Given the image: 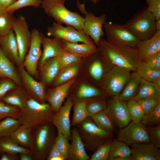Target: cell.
<instances>
[{
    "label": "cell",
    "instance_id": "62",
    "mask_svg": "<svg viewBox=\"0 0 160 160\" xmlns=\"http://www.w3.org/2000/svg\"><path fill=\"white\" fill-rule=\"evenodd\" d=\"M1 154H2V153L0 152V159L1 157Z\"/></svg>",
    "mask_w": 160,
    "mask_h": 160
},
{
    "label": "cell",
    "instance_id": "42",
    "mask_svg": "<svg viewBox=\"0 0 160 160\" xmlns=\"http://www.w3.org/2000/svg\"><path fill=\"white\" fill-rule=\"evenodd\" d=\"M69 140L60 132L57 131L55 145L65 159H68L70 144Z\"/></svg>",
    "mask_w": 160,
    "mask_h": 160
},
{
    "label": "cell",
    "instance_id": "44",
    "mask_svg": "<svg viewBox=\"0 0 160 160\" xmlns=\"http://www.w3.org/2000/svg\"><path fill=\"white\" fill-rule=\"evenodd\" d=\"M160 121V103L155 109L149 113L145 115L140 123L146 127L156 126Z\"/></svg>",
    "mask_w": 160,
    "mask_h": 160
},
{
    "label": "cell",
    "instance_id": "20",
    "mask_svg": "<svg viewBox=\"0 0 160 160\" xmlns=\"http://www.w3.org/2000/svg\"><path fill=\"white\" fill-rule=\"evenodd\" d=\"M142 61L160 52V31H157L151 37L140 40L136 47Z\"/></svg>",
    "mask_w": 160,
    "mask_h": 160
},
{
    "label": "cell",
    "instance_id": "26",
    "mask_svg": "<svg viewBox=\"0 0 160 160\" xmlns=\"http://www.w3.org/2000/svg\"><path fill=\"white\" fill-rule=\"evenodd\" d=\"M40 67L42 82L47 84L54 80L60 69L56 57L48 59Z\"/></svg>",
    "mask_w": 160,
    "mask_h": 160
},
{
    "label": "cell",
    "instance_id": "61",
    "mask_svg": "<svg viewBox=\"0 0 160 160\" xmlns=\"http://www.w3.org/2000/svg\"><path fill=\"white\" fill-rule=\"evenodd\" d=\"M92 2L95 4H96L99 2L101 0H90Z\"/></svg>",
    "mask_w": 160,
    "mask_h": 160
},
{
    "label": "cell",
    "instance_id": "37",
    "mask_svg": "<svg viewBox=\"0 0 160 160\" xmlns=\"http://www.w3.org/2000/svg\"><path fill=\"white\" fill-rule=\"evenodd\" d=\"M21 125L18 119L8 117L0 121V138L10 136Z\"/></svg>",
    "mask_w": 160,
    "mask_h": 160
},
{
    "label": "cell",
    "instance_id": "24",
    "mask_svg": "<svg viewBox=\"0 0 160 160\" xmlns=\"http://www.w3.org/2000/svg\"><path fill=\"white\" fill-rule=\"evenodd\" d=\"M0 78H7L14 81L17 85H21L22 80L12 61L0 46Z\"/></svg>",
    "mask_w": 160,
    "mask_h": 160
},
{
    "label": "cell",
    "instance_id": "31",
    "mask_svg": "<svg viewBox=\"0 0 160 160\" xmlns=\"http://www.w3.org/2000/svg\"><path fill=\"white\" fill-rule=\"evenodd\" d=\"M80 62L75 63L60 69L54 80V86H58L73 79L78 73Z\"/></svg>",
    "mask_w": 160,
    "mask_h": 160
},
{
    "label": "cell",
    "instance_id": "45",
    "mask_svg": "<svg viewBox=\"0 0 160 160\" xmlns=\"http://www.w3.org/2000/svg\"><path fill=\"white\" fill-rule=\"evenodd\" d=\"M21 112L18 108L0 101V120L8 117L18 119Z\"/></svg>",
    "mask_w": 160,
    "mask_h": 160
},
{
    "label": "cell",
    "instance_id": "17",
    "mask_svg": "<svg viewBox=\"0 0 160 160\" xmlns=\"http://www.w3.org/2000/svg\"><path fill=\"white\" fill-rule=\"evenodd\" d=\"M75 79L71 80L55 87L46 93L45 100L47 101L55 112H57L62 106L68 91L74 83Z\"/></svg>",
    "mask_w": 160,
    "mask_h": 160
},
{
    "label": "cell",
    "instance_id": "12",
    "mask_svg": "<svg viewBox=\"0 0 160 160\" xmlns=\"http://www.w3.org/2000/svg\"><path fill=\"white\" fill-rule=\"evenodd\" d=\"M30 47L25 57L23 66L32 76H36L37 66L41 56V33L37 29H33Z\"/></svg>",
    "mask_w": 160,
    "mask_h": 160
},
{
    "label": "cell",
    "instance_id": "16",
    "mask_svg": "<svg viewBox=\"0 0 160 160\" xmlns=\"http://www.w3.org/2000/svg\"><path fill=\"white\" fill-rule=\"evenodd\" d=\"M19 71L21 79L29 96L40 102H45L46 93L44 84L35 80L22 66H20Z\"/></svg>",
    "mask_w": 160,
    "mask_h": 160
},
{
    "label": "cell",
    "instance_id": "22",
    "mask_svg": "<svg viewBox=\"0 0 160 160\" xmlns=\"http://www.w3.org/2000/svg\"><path fill=\"white\" fill-rule=\"evenodd\" d=\"M71 143L68 159L70 160H88L90 157L85 150L84 145L76 127L71 130Z\"/></svg>",
    "mask_w": 160,
    "mask_h": 160
},
{
    "label": "cell",
    "instance_id": "41",
    "mask_svg": "<svg viewBox=\"0 0 160 160\" xmlns=\"http://www.w3.org/2000/svg\"><path fill=\"white\" fill-rule=\"evenodd\" d=\"M127 103L131 120L135 123H140L145 114L137 101L132 99Z\"/></svg>",
    "mask_w": 160,
    "mask_h": 160
},
{
    "label": "cell",
    "instance_id": "63",
    "mask_svg": "<svg viewBox=\"0 0 160 160\" xmlns=\"http://www.w3.org/2000/svg\"><path fill=\"white\" fill-rule=\"evenodd\" d=\"M1 121V120H0V121Z\"/></svg>",
    "mask_w": 160,
    "mask_h": 160
},
{
    "label": "cell",
    "instance_id": "29",
    "mask_svg": "<svg viewBox=\"0 0 160 160\" xmlns=\"http://www.w3.org/2000/svg\"><path fill=\"white\" fill-rule=\"evenodd\" d=\"M160 97V88L153 82L141 78L137 92L133 98L137 101L140 99Z\"/></svg>",
    "mask_w": 160,
    "mask_h": 160
},
{
    "label": "cell",
    "instance_id": "39",
    "mask_svg": "<svg viewBox=\"0 0 160 160\" xmlns=\"http://www.w3.org/2000/svg\"><path fill=\"white\" fill-rule=\"evenodd\" d=\"M100 128L111 133L114 131L113 122L105 110L91 117Z\"/></svg>",
    "mask_w": 160,
    "mask_h": 160
},
{
    "label": "cell",
    "instance_id": "7",
    "mask_svg": "<svg viewBox=\"0 0 160 160\" xmlns=\"http://www.w3.org/2000/svg\"><path fill=\"white\" fill-rule=\"evenodd\" d=\"M130 72L124 68L113 66L106 74L101 85L103 92L113 97L118 96L129 81Z\"/></svg>",
    "mask_w": 160,
    "mask_h": 160
},
{
    "label": "cell",
    "instance_id": "23",
    "mask_svg": "<svg viewBox=\"0 0 160 160\" xmlns=\"http://www.w3.org/2000/svg\"><path fill=\"white\" fill-rule=\"evenodd\" d=\"M0 46L10 59L19 65L18 47L12 30L6 35L0 37Z\"/></svg>",
    "mask_w": 160,
    "mask_h": 160
},
{
    "label": "cell",
    "instance_id": "3",
    "mask_svg": "<svg viewBox=\"0 0 160 160\" xmlns=\"http://www.w3.org/2000/svg\"><path fill=\"white\" fill-rule=\"evenodd\" d=\"M52 122L38 126L32 130L30 150L34 160H45L54 144L57 135Z\"/></svg>",
    "mask_w": 160,
    "mask_h": 160
},
{
    "label": "cell",
    "instance_id": "15",
    "mask_svg": "<svg viewBox=\"0 0 160 160\" xmlns=\"http://www.w3.org/2000/svg\"><path fill=\"white\" fill-rule=\"evenodd\" d=\"M73 104L72 98H68L64 105L55 113L52 122L57 131L60 132L69 140L71 139L70 115Z\"/></svg>",
    "mask_w": 160,
    "mask_h": 160
},
{
    "label": "cell",
    "instance_id": "34",
    "mask_svg": "<svg viewBox=\"0 0 160 160\" xmlns=\"http://www.w3.org/2000/svg\"><path fill=\"white\" fill-rule=\"evenodd\" d=\"M87 99L79 100L74 104L71 125L76 126L88 117L86 107Z\"/></svg>",
    "mask_w": 160,
    "mask_h": 160
},
{
    "label": "cell",
    "instance_id": "21",
    "mask_svg": "<svg viewBox=\"0 0 160 160\" xmlns=\"http://www.w3.org/2000/svg\"><path fill=\"white\" fill-rule=\"evenodd\" d=\"M41 34L43 50L39 62L40 67L48 59L56 57L62 48L60 39L54 37L48 38L42 33Z\"/></svg>",
    "mask_w": 160,
    "mask_h": 160
},
{
    "label": "cell",
    "instance_id": "9",
    "mask_svg": "<svg viewBox=\"0 0 160 160\" xmlns=\"http://www.w3.org/2000/svg\"><path fill=\"white\" fill-rule=\"evenodd\" d=\"M76 5L80 11L85 15L83 31L97 46L100 39L105 34L103 27L106 22V15L103 14L96 16L92 12L87 11L84 4L80 3L79 1H76Z\"/></svg>",
    "mask_w": 160,
    "mask_h": 160
},
{
    "label": "cell",
    "instance_id": "49",
    "mask_svg": "<svg viewBox=\"0 0 160 160\" xmlns=\"http://www.w3.org/2000/svg\"><path fill=\"white\" fill-rule=\"evenodd\" d=\"M17 85L14 81L7 78L0 80V101L8 92L15 88Z\"/></svg>",
    "mask_w": 160,
    "mask_h": 160
},
{
    "label": "cell",
    "instance_id": "46",
    "mask_svg": "<svg viewBox=\"0 0 160 160\" xmlns=\"http://www.w3.org/2000/svg\"><path fill=\"white\" fill-rule=\"evenodd\" d=\"M112 143L110 139L104 142L94 151L89 160H108Z\"/></svg>",
    "mask_w": 160,
    "mask_h": 160
},
{
    "label": "cell",
    "instance_id": "52",
    "mask_svg": "<svg viewBox=\"0 0 160 160\" xmlns=\"http://www.w3.org/2000/svg\"><path fill=\"white\" fill-rule=\"evenodd\" d=\"M143 61L152 69L160 71V52L150 56Z\"/></svg>",
    "mask_w": 160,
    "mask_h": 160
},
{
    "label": "cell",
    "instance_id": "32",
    "mask_svg": "<svg viewBox=\"0 0 160 160\" xmlns=\"http://www.w3.org/2000/svg\"><path fill=\"white\" fill-rule=\"evenodd\" d=\"M0 152L15 155L31 153L30 150L19 146L10 136L0 138Z\"/></svg>",
    "mask_w": 160,
    "mask_h": 160
},
{
    "label": "cell",
    "instance_id": "38",
    "mask_svg": "<svg viewBox=\"0 0 160 160\" xmlns=\"http://www.w3.org/2000/svg\"><path fill=\"white\" fill-rule=\"evenodd\" d=\"M131 148L125 143L120 141L112 143L108 160H111L115 157L131 156Z\"/></svg>",
    "mask_w": 160,
    "mask_h": 160
},
{
    "label": "cell",
    "instance_id": "43",
    "mask_svg": "<svg viewBox=\"0 0 160 160\" xmlns=\"http://www.w3.org/2000/svg\"><path fill=\"white\" fill-rule=\"evenodd\" d=\"M15 18L12 13L7 12L0 16V37L6 35L12 30Z\"/></svg>",
    "mask_w": 160,
    "mask_h": 160
},
{
    "label": "cell",
    "instance_id": "36",
    "mask_svg": "<svg viewBox=\"0 0 160 160\" xmlns=\"http://www.w3.org/2000/svg\"><path fill=\"white\" fill-rule=\"evenodd\" d=\"M142 79L153 82L160 78V71L153 69L145 62L142 61L135 71Z\"/></svg>",
    "mask_w": 160,
    "mask_h": 160
},
{
    "label": "cell",
    "instance_id": "60",
    "mask_svg": "<svg viewBox=\"0 0 160 160\" xmlns=\"http://www.w3.org/2000/svg\"><path fill=\"white\" fill-rule=\"evenodd\" d=\"M6 8L2 7L0 5V16L6 12Z\"/></svg>",
    "mask_w": 160,
    "mask_h": 160
},
{
    "label": "cell",
    "instance_id": "5",
    "mask_svg": "<svg viewBox=\"0 0 160 160\" xmlns=\"http://www.w3.org/2000/svg\"><path fill=\"white\" fill-rule=\"evenodd\" d=\"M76 126L85 149L91 151H95L112 135L98 127L90 117Z\"/></svg>",
    "mask_w": 160,
    "mask_h": 160
},
{
    "label": "cell",
    "instance_id": "8",
    "mask_svg": "<svg viewBox=\"0 0 160 160\" xmlns=\"http://www.w3.org/2000/svg\"><path fill=\"white\" fill-rule=\"evenodd\" d=\"M103 28L108 42L118 45L136 48L139 40L124 25L105 22Z\"/></svg>",
    "mask_w": 160,
    "mask_h": 160
},
{
    "label": "cell",
    "instance_id": "30",
    "mask_svg": "<svg viewBox=\"0 0 160 160\" xmlns=\"http://www.w3.org/2000/svg\"><path fill=\"white\" fill-rule=\"evenodd\" d=\"M32 130L20 125L10 137L20 146L30 150L32 140Z\"/></svg>",
    "mask_w": 160,
    "mask_h": 160
},
{
    "label": "cell",
    "instance_id": "40",
    "mask_svg": "<svg viewBox=\"0 0 160 160\" xmlns=\"http://www.w3.org/2000/svg\"><path fill=\"white\" fill-rule=\"evenodd\" d=\"M102 91L93 86L82 84L77 91L76 96L80 100L87 99L90 98L103 95Z\"/></svg>",
    "mask_w": 160,
    "mask_h": 160
},
{
    "label": "cell",
    "instance_id": "11",
    "mask_svg": "<svg viewBox=\"0 0 160 160\" xmlns=\"http://www.w3.org/2000/svg\"><path fill=\"white\" fill-rule=\"evenodd\" d=\"M12 30L17 41L19 52V65L23 66L25 57L28 51L31 40V32L25 17L20 15L15 18Z\"/></svg>",
    "mask_w": 160,
    "mask_h": 160
},
{
    "label": "cell",
    "instance_id": "13",
    "mask_svg": "<svg viewBox=\"0 0 160 160\" xmlns=\"http://www.w3.org/2000/svg\"><path fill=\"white\" fill-rule=\"evenodd\" d=\"M117 140L128 145L151 142L146 127L140 122L132 121L119 131Z\"/></svg>",
    "mask_w": 160,
    "mask_h": 160
},
{
    "label": "cell",
    "instance_id": "33",
    "mask_svg": "<svg viewBox=\"0 0 160 160\" xmlns=\"http://www.w3.org/2000/svg\"><path fill=\"white\" fill-rule=\"evenodd\" d=\"M102 96L87 99L86 107L88 117H91L106 109L107 103Z\"/></svg>",
    "mask_w": 160,
    "mask_h": 160
},
{
    "label": "cell",
    "instance_id": "55",
    "mask_svg": "<svg viewBox=\"0 0 160 160\" xmlns=\"http://www.w3.org/2000/svg\"><path fill=\"white\" fill-rule=\"evenodd\" d=\"M18 156L20 160H33L31 153H23L18 154Z\"/></svg>",
    "mask_w": 160,
    "mask_h": 160
},
{
    "label": "cell",
    "instance_id": "57",
    "mask_svg": "<svg viewBox=\"0 0 160 160\" xmlns=\"http://www.w3.org/2000/svg\"><path fill=\"white\" fill-rule=\"evenodd\" d=\"M111 160H132L131 156L117 157L113 158Z\"/></svg>",
    "mask_w": 160,
    "mask_h": 160
},
{
    "label": "cell",
    "instance_id": "47",
    "mask_svg": "<svg viewBox=\"0 0 160 160\" xmlns=\"http://www.w3.org/2000/svg\"><path fill=\"white\" fill-rule=\"evenodd\" d=\"M41 0H17L6 8V12L13 13L22 8L28 6L38 7L41 5Z\"/></svg>",
    "mask_w": 160,
    "mask_h": 160
},
{
    "label": "cell",
    "instance_id": "48",
    "mask_svg": "<svg viewBox=\"0 0 160 160\" xmlns=\"http://www.w3.org/2000/svg\"><path fill=\"white\" fill-rule=\"evenodd\" d=\"M137 101L145 115L153 110L160 103V97L140 99Z\"/></svg>",
    "mask_w": 160,
    "mask_h": 160
},
{
    "label": "cell",
    "instance_id": "14",
    "mask_svg": "<svg viewBox=\"0 0 160 160\" xmlns=\"http://www.w3.org/2000/svg\"><path fill=\"white\" fill-rule=\"evenodd\" d=\"M105 111L113 122L120 128L127 125L131 121L127 103L117 97H113L107 103Z\"/></svg>",
    "mask_w": 160,
    "mask_h": 160
},
{
    "label": "cell",
    "instance_id": "10",
    "mask_svg": "<svg viewBox=\"0 0 160 160\" xmlns=\"http://www.w3.org/2000/svg\"><path fill=\"white\" fill-rule=\"evenodd\" d=\"M47 35L67 41L78 43L81 42L90 44H95L92 39L82 31L78 30L73 27L63 26L54 22L47 28Z\"/></svg>",
    "mask_w": 160,
    "mask_h": 160
},
{
    "label": "cell",
    "instance_id": "6",
    "mask_svg": "<svg viewBox=\"0 0 160 160\" xmlns=\"http://www.w3.org/2000/svg\"><path fill=\"white\" fill-rule=\"evenodd\" d=\"M154 15L144 7L139 11L124 25L139 40L148 39L156 32Z\"/></svg>",
    "mask_w": 160,
    "mask_h": 160
},
{
    "label": "cell",
    "instance_id": "54",
    "mask_svg": "<svg viewBox=\"0 0 160 160\" xmlns=\"http://www.w3.org/2000/svg\"><path fill=\"white\" fill-rule=\"evenodd\" d=\"M18 155L2 153L0 160H19Z\"/></svg>",
    "mask_w": 160,
    "mask_h": 160
},
{
    "label": "cell",
    "instance_id": "18",
    "mask_svg": "<svg viewBox=\"0 0 160 160\" xmlns=\"http://www.w3.org/2000/svg\"><path fill=\"white\" fill-rule=\"evenodd\" d=\"M132 160H159V148L151 142L132 145Z\"/></svg>",
    "mask_w": 160,
    "mask_h": 160
},
{
    "label": "cell",
    "instance_id": "27",
    "mask_svg": "<svg viewBox=\"0 0 160 160\" xmlns=\"http://www.w3.org/2000/svg\"><path fill=\"white\" fill-rule=\"evenodd\" d=\"M141 80V78L135 71L132 72L122 92L117 97L119 100L126 102L133 99L137 92Z\"/></svg>",
    "mask_w": 160,
    "mask_h": 160
},
{
    "label": "cell",
    "instance_id": "50",
    "mask_svg": "<svg viewBox=\"0 0 160 160\" xmlns=\"http://www.w3.org/2000/svg\"><path fill=\"white\" fill-rule=\"evenodd\" d=\"M150 142L159 148L160 147V126H156L146 127Z\"/></svg>",
    "mask_w": 160,
    "mask_h": 160
},
{
    "label": "cell",
    "instance_id": "59",
    "mask_svg": "<svg viewBox=\"0 0 160 160\" xmlns=\"http://www.w3.org/2000/svg\"><path fill=\"white\" fill-rule=\"evenodd\" d=\"M156 86L160 88V78L153 82Z\"/></svg>",
    "mask_w": 160,
    "mask_h": 160
},
{
    "label": "cell",
    "instance_id": "35",
    "mask_svg": "<svg viewBox=\"0 0 160 160\" xmlns=\"http://www.w3.org/2000/svg\"><path fill=\"white\" fill-rule=\"evenodd\" d=\"M56 58L58 62L60 69L72 64L81 61L83 58L62 47L60 50Z\"/></svg>",
    "mask_w": 160,
    "mask_h": 160
},
{
    "label": "cell",
    "instance_id": "28",
    "mask_svg": "<svg viewBox=\"0 0 160 160\" xmlns=\"http://www.w3.org/2000/svg\"><path fill=\"white\" fill-rule=\"evenodd\" d=\"M30 97L27 92L16 88L8 92L1 101L16 107L21 111L24 108L27 100Z\"/></svg>",
    "mask_w": 160,
    "mask_h": 160
},
{
    "label": "cell",
    "instance_id": "56",
    "mask_svg": "<svg viewBox=\"0 0 160 160\" xmlns=\"http://www.w3.org/2000/svg\"><path fill=\"white\" fill-rule=\"evenodd\" d=\"M17 0H0V5L6 8L14 3Z\"/></svg>",
    "mask_w": 160,
    "mask_h": 160
},
{
    "label": "cell",
    "instance_id": "51",
    "mask_svg": "<svg viewBox=\"0 0 160 160\" xmlns=\"http://www.w3.org/2000/svg\"><path fill=\"white\" fill-rule=\"evenodd\" d=\"M147 9L155 16L156 20L160 19V0H145Z\"/></svg>",
    "mask_w": 160,
    "mask_h": 160
},
{
    "label": "cell",
    "instance_id": "58",
    "mask_svg": "<svg viewBox=\"0 0 160 160\" xmlns=\"http://www.w3.org/2000/svg\"><path fill=\"white\" fill-rule=\"evenodd\" d=\"M155 26L156 31H160V19L156 20Z\"/></svg>",
    "mask_w": 160,
    "mask_h": 160
},
{
    "label": "cell",
    "instance_id": "53",
    "mask_svg": "<svg viewBox=\"0 0 160 160\" xmlns=\"http://www.w3.org/2000/svg\"><path fill=\"white\" fill-rule=\"evenodd\" d=\"M46 160H64L65 159L54 144L50 150Z\"/></svg>",
    "mask_w": 160,
    "mask_h": 160
},
{
    "label": "cell",
    "instance_id": "25",
    "mask_svg": "<svg viewBox=\"0 0 160 160\" xmlns=\"http://www.w3.org/2000/svg\"><path fill=\"white\" fill-rule=\"evenodd\" d=\"M62 47L83 57H88L96 53L98 48L95 44L73 43L61 39Z\"/></svg>",
    "mask_w": 160,
    "mask_h": 160
},
{
    "label": "cell",
    "instance_id": "19",
    "mask_svg": "<svg viewBox=\"0 0 160 160\" xmlns=\"http://www.w3.org/2000/svg\"><path fill=\"white\" fill-rule=\"evenodd\" d=\"M93 60L89 68V72L92 79L101 85L105 76L113 66L103 56L98 49L93 55Z\"/></svg>",
    "mask_w": 160,
    "mask_h": 160
},
{
    "label": "cell",
    "instance_id": "4",
    "mask_svg": "<svg viewBox=\"0 0 160 160\" xmlns=\"http://www.w3.org/2000/svg\"><path fill=\"white\" fill-rule=\"evenodd\" d=\"M65 2L64 0H41V6L45 14L53 18L57 23L71 26L83 31L84 17L67 9Z\"/></svg>",
    "mask_w": 160,
    "mask_h": 160
},
{
    "label": "cell",
    "instance_id": "2",
    "mask_svg": "<svg viewBox=\"0 0 160 160\" xmlns=\"http://www.w3.org/2000/svg\"><path fill=\"white\" fill-rule=\"evenodd\" d=\"M18 118L21 125L31 130L39 125L52 122L56 113L49 103H41L30 97Z\"/></svg>",
    "mask_w": 160,
    "mask_h": 160
},
{
    "label": "cell",
    "instance_id": "1",
    "mask_svg": "<svg viewBox=\"0 0 160 160\" xmlns=\"http://www.w3.org/2000/svg\"><path fill=\"white\" fill-rule=\"evenodd\" d=\"M97 47L103 56L113 66L133 72L142 62L136 48L114 44L102 38Z\"/></svg>",
    "mask_w": 160,
    "mask_h": 160
}]
</instances>
